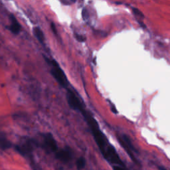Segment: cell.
Here are the masks:
<instances>
[{"label":"cell","mask_w":170,"mask_h":170,"mask_svg":"<svg viewBox=\"0 0 170 170\" xmlns=\"http://www.w3.org/2000/svg\"><path fill=\"white\" fill-rule=\"evenodd\" d=\"M11 25L9 29L15 35H18L21 31V25L14 15H10Z\"/></svg>","instance_id":"8"},{"label":"cell","mask_w":170,"mask_h":170,"mask_svg":"<svg viewBox=\"0 0 170 170\" xmlns=\"http://www.w3.org/2000/svg\"><path fill=\"white\" fill-rule=\"evenodd\" d=\"M86 165V160L85 159L83 158V157H81L79 158L77 161V167L78 170H81L83 169L84 167H85Z\"/></svg>","instance_id":"12"},{"label":"cell","mask_w":170,"mask_h":170,"mask_svg":"<svg viewBox=\"0 0 170 170\" xmlns=\"http://www.w3.org/2000/svg\"><path fill=\"white\" fill-rule=\"evenodd\" d=\"M103 156H104V158L106 159V160L108 161L110 163H112L114 165H122V166H124V163L122 162L121 159L120 158L116 150H115V148H114L112 146L108 145L107 146L106 152H105V154Z\"/></svg>","instance_id":"3"},{"label":"cell","mask_w":170,"mask_h":170,"mask_svg":"<svg viewBox=\"0 0 170 170\" xmlns=\"http://www.w3.org/2000/svg\"><path fill=\"white\" fill-rule=\"evenodd\" d=\"M12 147V143L4 137H0V149L5 150Z\"/></svg>","instance_id":"11"},{"label":"cell","mask_w":170,"mask_h":170,"mask_svg":"<svg viewBox=\"0 0 170 170\" xmlns=\"http://www.w3.org/2000/svg\"><path fill=\"white\" fill-rule=\"evenodd\" d=\"M76 38L80 42H84L86 40V38L84 37L83 35H79V34H76Z\"/></svg>","instance_id":"15"},{"label":"cell","mask_w":170,"mask_h":170,"mask_svg":"<svg viewBox=\"0 0 170 170\" xmlns=\"http://www.w3.org/2000/svg\"><path fill=\"white\" fill-rule=\"evenodd\" d=\"M33 145L34 144L32 140H27L26 142H25L22 145L17 146L16 150L19 153H20L21 155L25 156V155H30L33 150Z\"/></svg>","instance_id":"6"},{"label":"cell","mask_w":170,"mask_h":170,"mask_svg":"<svg viewBox=\"0 0 170 170\" xmlns=\"http://www.w3.org/2000/svg\"><path fill=\"white\" fill-rule=\"evenodd\" d=\"M56 158L64 163H67L71 160L72 154L70 150L63 149L56 152Z\"/></svg>","instance_id":"7"},{"label":"cell","mask_w":170,"mask_h":170,"mask_svg":"<svg viewBox=\"0 0 170 170\" xmlns=\"http://www.w3.org/2000/svg\"><path fill=\"white\" fill-rule=\"evenodd\" d=\"M51 64L52 65L51 68V74L53 76L57 83L63 87H66L68 85V81L66 77L62 68L60 67L59 64L55 60H52L51 61Z\"/></svg>","instance_id":"2"},{"label":"cell","mask_w":170,"mask_h":170,"mask_svg":"<svg viewBox=\"0 0 170 170\" xmlns=\"http://www.w3.org/2000/svg\"><path fill=\"white\" fill-rule=\"evenodd\" d=\"M160 170H166L165 168H163V167H160Z\"/></svg>","instance_id":"17"},{"label":"cell","mask_w":170,"mask_h":170,"mask_svg":"<svg viewBox=\"0 0 170 170\" xmlns=\"http://www.w3.org/2000/svg\"><path fill=\"white\" fill-rule=\"evenodd\" d=\"M132 12L137 19H138V20H142L144 19L143 14L139 9H137V8H133Z\"/></svg>","instance_id":"13"},{"label":"cell","mask_w":170,"mask_h":170,"mask_svg":"<svg viewBox=\"0 0 170 170\" xmlns=\"http://www.w3.org/2000/svg\"><path fill=\"white\" fill-rule=\"evenodd\" d=\"M82 114L84 117H85V120H87L88 125L89 126L91 132L93 135L94 139L95 142L97 144V146H98L99 149H100V152H102L103 156L105 154L106 152V149L107 146H108L107 144V140L105 137L104 135L102 132V131L99 128V126L97 123V122L96 121V120L92 116L91 114L88 112L87 111H86L85 108H83L81 111Z\"/></svg>","instance_id":"1"},{"label":"cell","mask_w":170,"mask_h":170,"mask_svg":"<svg viewBox=\"0 0 170 170\" xmlns=\"http://www.w3.org/2000/svg\"><path fill=\"white\" fill-rule=\"evenodd\" d=\"M44 146L49 152H57L58 151L57 142L51 133H47L44 135Z\"/></svg>","instance_id":"5"},{"label":"cell","mask_w":170,"mask_h":170,"mask_svg":"<svg viewBox=\"0 0 170 170\" xmlns=\"http://www.w3.org/2000/svg\"><path fill=\"white\" fill-rule=\"evenodd\" d=\"M76 1L77 0H61V3L65 5H70L74 4Z\"/></svg>","instance_id":"14"},{"label":"cell","mask_w":170,"mask_h":170,"mask_svg":"<svg viewBox=\"0 0 170 170\" xmlns=\"http://www.w3.org/2000/svg\"><path fill=\"white\" fill-rule=\"evenodd\" d=\"M33 33L35 37L41 43H43L45 42V36H44L43 32L42 31V30L39 27H35L33 28Z\"/></svg>","instance_id":"10"},{"label":"cell","mask_w":170,"mask_h":170,"mask_svg":"<svg viewBox=\"0 0 170 170\" xmlns=\"http://www.w3.org/2000/svg\"><path fill=\"white\" fill-rule=\"evenodd\" d=\"M114 170H128L125 168V166H122V165H114L113 166Z\"/></svg>","instance_id":"16"},{"label":"cell","mask_w":170,"mask_h":170,"mask_svg":"<svg viewBox=\"0 0 170 170\" xmlns=\"http://www.w3.org/2000/svg\"><path fill=\"white\" fill-rule=\"evenodd\" d=\"M118 140L119 142V143L120 144V145L122 146V147L124 148V150L126 152L127 154H128V156H130V158L132 159V160L134 161V162H137L136 158H135L134 154H133V150L131 149V148L129 147V146L127 145V144L124 142V141L121 138V137H118Z\"/></svg>","instance_id":"9"},{"label":"cell","mask_w":170,"mask_h":170,"mask_svg":"<svg viewBox=\"0 0 170 170\" xmlns=\"http://www.w3.org/2000/svg\"><path fill=\"white\" fill-rule=\"evenodd\" d=\"M66 99H67L68 105L73 110L81 112V110L84 108L80 100L71 90H68L67 94H66Z\"/></svg>","instance_id":"4"}]
</instances>
